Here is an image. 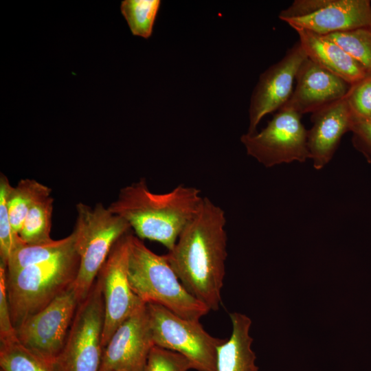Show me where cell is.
<instances>
[{
	"instance_id": "6da1fadb",
	"label": "cell",
	"mask_w": 371,
	"mask_h": 371,
	"mask_svg": "<svg viewBox=\"0 0 371 371\" xmlns=\"http://www.w3.org/2000/svg\"><path fill=\"white\" fill-rule=\"evenodd\" d=\"M225 225L224 210L204 197L198 213L165 254L186 290L214 311L221 302L225 273Z\"/></svg>"
},
{
	"instance_id": "7a4b0ae2",
	"label": "cell",
	"mask_w": 371,
	"mask_h": 371,
	"mask_svg": "<svg viewBox=\"0 0 371 371\" xmlns=\"http://www.w3.org/2000/svg\"><path fill=\"white\" fill-rule=\"evenodd\" d=\"M203 199L200 190L184 185L165 193L153 192L142 178L122 188L108 208L126 220L137 237L158 242L169 251Z\"/></svg>"
},
{
	"instance_id": "3957f363",
	"label": "cell",
	"mask_w": 371,
	"mask_h": 371,
	"mask_svg": "<svg viewBox=\"0 0 371 371\" xmlns=\"http://www.w3.org/2000/svg\"><path fill=\"white\" fill-rule=\"evenodd\" d=\"M127 273L131 289L145 304H159L193 320H199L210 311L186 290L165 255L154 253L132 232L128 235Z\"/></svg>"
},
{
	"instance_id": "277c9868",
	"label": "cell",
	"mask_w": 371,
	"mask_h": 371,
	"mask_svg": "<svg viewBox=\"0 0 371 371\" xmlns=\"http://www.w3.org/2000/svg\"><path fill=\"white\" fill-rule=\"evenodd\" d=\"M80 257L72 247L51 260L6 274V289L15 330L72 284Z\"/></svg>"
},
{
	"instance_id": "5b68a950",
	"label": "cell",
	"mask_w": 371,
	"mask_h": 371,
	"mask_svg": "<svg viewBox=\"0 0 371 371\" xmlns=\"http://www.w3.org/2000/svg\"><path fill=\"white\" fill-rule=\"evenodd\" d=\"M76 208L77 216L72 233L80 267L74 284L83 300L114 245L131 228L126 220L102 203L93 207L78 203Z\"/></svg>"
},
{
	"instance_id": "8992f818",
	"label": "cell",
	"mask_w": 371,
	"mask_h": 371,
	"mask_svg": "<svg viewBox=\"0 0 371 371\" xmlns=\"http://www.w3.org/2000/svg\"><path fill=\"white\" fill-rule=\"evenodd\" d=\"M155 346L186 357L198 371H217V350L225 341L210 335L199 320L183 318L159 304L146 303Z\"/></svg>"
},
{
	"instance_id": "52a82bcc",
	"label": "cell",
	"mask_w": 371,
	"mask_h": 371,
	"mask_svg": "<svg viewBox=\"0 0 371 371\" xmlns=\"http://www.w3.org/2000/svg\"><path fill=\"white\" fill-rule=\"evenodd\" d=\"M104 319V297L96 278L80 302L65 345L55 363L56 371H100Z\"/></svg>"
},
{
	"instance_id": "ba28073f",
	"label": "cell",
	"mask_w": 371,
	"mask_h": 371,
	"mask_svg": "<svg viewBox=\"0 0 371 371\" xmlns=\"http://www.w3.org/2000/svg\"><path fill=\"white\" fill-rule=\"evenodd\" d=\"M82 300L73 283L16 329L19 341L55 366Z\"/></svg>"
},
{
	"instance_id": "9c48e42d",
	"label": "cell",
	"mask_w": 371,
	"mask_h": 371,
	"mask_svg": "<svg viewBox=\"0 0 371 371\" xmlns=\"http://www.w3.org/2000/svg\"><path fill=\"white\" fill-rule=\"evenodd\" d=\"M302 115L281 108L267 125L254 134L245 133L240 142L247 155L267 168L310 159L307 147V130Z\"/></svg>"
},
{
	"instance_id": "30bf717a",
	"label": "cell",
	"mask_w": 371,
	"mask_h": 371,
	"mask_svg": "<svg viewBox=\"0 0 371 371\" xmlns=\"http://www.w3.org/2000/svg\"><path fill=\"white\" fill-rule=\"evenodd\" d=\"M279 19L293 29L317 34L371 28L369 0H294L280 11Z\"/></svg>"
},
{
	"instance_id": "8fae6325",
	"label": "cell",
	"mask_w": 371,
	"mask_h": 371,
	"mask_svg": "<svg viewBox=\"0 0 371 371\" xmlns=\"http://www.w3.org/2000/svg\"><path fill=\"white\" fill-rule=\"evenodd\" d=\"M131 232L114 245L97 276L104 297L103 348L117 327L146 304L133 291L128 279V235Z\"/></svg>"
},
{
	"instance_id": "7c38bea8",
	"label": "cell",
	"mask_w": 371,
	"mask_h": 371,
	"mask_svg": "<svg viewBox=\"0 0 371 371\" xmlns=\"http://www.w3.org/2000/svg\"><path fill=\"white\" fill-rule=\"evenodd\" d=\"M306 58L297 41L279 61L260 74L251 96L247 133H255L266 115L278 111L287 102L293 91L298 69Z\"/></svg>"
},
{
	"instance_id": "4fadbf2b",
	"label": "cell",
	"mask_w": 371,
	"mask_h": 371,
	"mask_svg": "<svg viewBox=\"0 0 371 371\" xmlns=\"http://www.w3.org/2000/svg\"><path fill=\"white\" fill-rule=\"evenodd\" d=\"M153 346L145 304L113 333L104 348L100 371H144Z\"/></svg>"
},
{
	"instance_id": "5bb4252c",
	"label": "cell",
	"mask_w": 371,
	"mask_h": 371,
	"mask_svg": "<svg viewBox=\"0 0 371 371\" xmlns=\"http://www.w3.org/2000/svg\"><path fill=\"white\" fill-rule=\"evenodd\" d=\"M351 85L306 58L300 65L295 87L282 108L292 109L302 115L344 98Z\"/></svg>"
},
{
	"instance_id": "9a60e30c",
	"label": "cell",
	"mask_w": 371,
	"mask_h": 371,
	"mask_svg": "<svg viewBox=\"0 0 371 371\" xmlns=\"http://www.w3.org/2000/svg\"><path fill=\"white\" fill-rule=\"evenodd\" d=\"M311 120L307 147L314 168L320 170L333 157L343 135L350 131L352 114L345 97L312 113Z\"/></svg>"
},
{
	"instance_id": "2e32d148",
	"label": "cell",
	"mask_w": 371,
	"mask_h": 371,
	"mask_svg": "<svg viewBox=\"0 0 371 371\" xmlns=\"http://www.w3.org/2000/svg\"><path fill=\"white\" fill-rule=\"evenodd\" d=\"M308 58L351 85L363 80L368 71L342 47L327 36L293 29Z\"/></svg>"
},
{
	"instance_id": "e0dca14e",
	"label": "cell",
	"mask_w": 371,
	"mask_h": 371,
	"mask_svg": "<svg viewBox=\"0 0 371 371\" xmlns=\"http://www.w3.org/2000/svg\"><path fill=\"white\" fill-rule=\"evenodd\" d=\"M232 333L217 350V371H258L249 335L251 321L247 315L232 313Z\"/></svg>"
},
{
	"instance_id": "ac0fdd59",
	"label": "cell",
	"mask_w": 371,
	"mask_h": 371,
	"mask_svg": "<svg viewBox=\"0 0 371 371\" xmlns=\"http://www.w3.org/2000/svg\"><path fill=\"white\" fill-rule=\"evenodd\" d=\"M52 189L35 179H21L12 186L8 196L10 221L15 234L19 235L30 210L38 202L51 196Z\"/></svg>"
},
{
	"instance_id": "d6986e66",
	"label": "cell",
	"mask_w": 371,
	"mask_h": 371,
	"mask_svg": "<svg viewBox=\"0 0 371 371\" xmlns=\"http://www.w3.org/2000/svg\"><path fill=\"white\" fill-rule=\"evenodd\" d=\"M74 245V236H69L60 240L38 244H23L10 254L6 267V274L14 273L21 269L44 262L65 252Z\"/></svg>"
},
{
	"instance_id": "ffe728a7",
	"label": "cell",
	"mask_w": 371,
	"mask_h": 371,
	"mask_svg": "<svg viewBox=\"0 0 371 371\" xmlns=\"http://www.w3.org/2000/svg\"><path fill=\"white\" fill-rule=\"evenodd\" d=\"M1 371H56L47 363L25 347L17 337L0 344Z\"/></svg>"
},
{
	"instance_id": "44dd1931",
	"label": "cell",
	"mask_w": 371,
	"mask_h": 371,
	"mask_svg": "<svg viewBox=\"0 0 371 371\" xmlns=\"http://www.w3.org/2000/svg\"><path fill=\"white\" fill-rule=\"evenodd\" d=\"M53 209L54 199L49 196L30 210L19 233L25 244L38 245L53 240L50 237Z\"/></svg>"
},
{
	"instance_id": "7402d4cb",
	"label": "cell",
	"mask_w": 371,
	"mask_h": 371,
	"mask_svg": "<svg viewBox=\"0 0 371 371\" xmlns=\"http://www.w3.org/2000/svg\"><path fill=\"white\" fill-rule=\"evenodd\" d=\"M159 0H124L120 10L135 36L149 38L159 9Z\"/></svg>"
},
{
	"instance_id": "603a6c76",
	"label": "cell",
	"mask_w": 371,
	"mask_h": 371,
	"mask_svg": "<svg viewBox=\"0 0 371 371\" xmlns=\"http://www.w3.org/2000/svg\"><path fill=\"white\" fill-rule=\"evenodd\" d=\"M12 186L8 177L0 175V257L1 263L6 267L12 251L25 244L15 234L10 218L8 196Z\"/></svg>"
},
{
	"instance_id": "cb8c5ba5",
	"label": "cell",
	"mask_w": 371,
	"mask_h": 371,
	"mask_svg": "<svg viewBox=\"0 0 371 371\" xmlns=\"http://www.w3.org/2000/svg\"><path fill=\"white\" fill-rule=\"evenodd\" d=\"M342 47L371 74V28H361L327 35Z\"/></svg>"
},
{
	"instance_id": "d4e9b609",
	"label": "cell",
	"mask_w": 371,
	"mask_h": 371,
	"mask_svg": "<svg viewBox=\"0 0 371 371\" xmlns=\"http://www.w3.org/2000/svg\"><path fill=\"white\" fill-rule=\"evenodd\" d=\"M191 362L183 355L157 346L151 348L144 371H189Z\"/></svg>"
},
{
	"instance_id": "484cf974",
	"label": "cell",
	"mask_w": 371,
	"mask_h": 371,
	"mask_svg": "<svg viewBox=\"0 0 371 371\" xmlns=\"http://www.w3.org/2000/svg\"><path fill=\"white\" fill-rule=\"evenodd\" d=\"M346 99L355 117L371 120V74L352 85Z\"/></svg>"
},
{
	"instance_id": "4316f807",
	"label": "cell",
	"mask_w": 371,
	"mask_h": 371,
	"mask_svg": "<svg viewBox=\"0 0 371 371\" xmlns=\"http://www.w3.org/2000/svg\"><path fill=\"white\" fill-rule=\"evenodd\" d=\"M16 337L12 324L6 289V269L0 263V341Z\"/></svg>"
},
{
	"instance_id": "83f0119b",
	"label": "cell",
	"mask_w": 371,
	"mask_h": 371,
	"mask_svg": "<svg viewBox=\"0 0 371 371\" xmlns=\"http://www.w3.org/2000/svg\"><path fill=\"white\" fill-rule=\"evenodd\" d=\"M350 131L355 148L371 159V120L359 118L352 115Z\"/></svg>"
},
{
	"instance_id": "f1b7e54d",
	"label": "cell",
	"mask_w": 371,
	"mask_h": 371,
	"mask_svg": "<svg viewBox=\"0 0 371 371\" xmlns=\"http://www.w3.org/2000/svg\"><path fill=\"white\" fill-rule=\"evenodd\" d=\"M114 371H125V370H114Z\"/></svg>"
}]
</instances>
